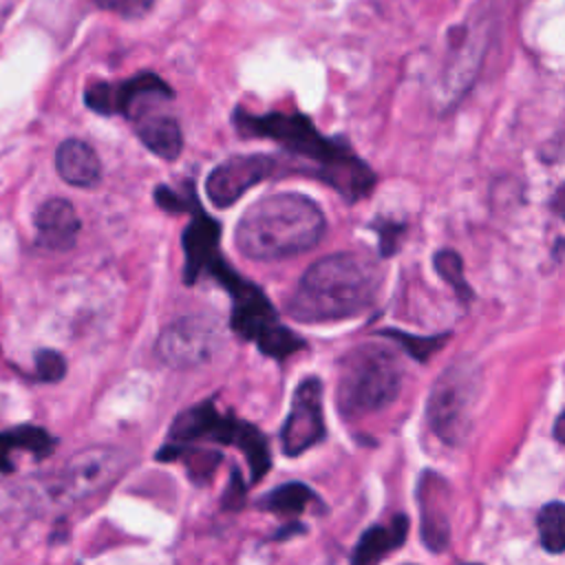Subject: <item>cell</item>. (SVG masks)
Wrapping results in <instances>:
<instances>
[{
  "instance_id": "23",
  "label": "cell",
  "mask_w": 565,
  "mask_h": 565,
  "mask_svg": "<svg viewBox=\"0 0 565 565\" xmlns=\"http://www.w3.org/2000/svg\"><path fill=\"white\" fill-rule=\"evenodd\" d=\"M382 333L397 340L417 360H428L430 353H435L446 340V338H415V335H408L402 331H382Z\"/></svg>"
},
{
  "instance_id": "12",
  "label": "cell",
  "mask_w": 565,
  "mask_h": 565,
  "mask_svg": "<svg viewBox=\"0 0 565 565\" xmlns=\"http://www.w3.org/2000/svg\"><path fill=\"white\" fill-rule=\"evenodd\" d=\"M322 437V382L318 377H305L294 391L289 415L280 428V446L287 457H298Z\"/></svg>"
},
{
  "instance_id": "13",
  "label": "cell",
  "mask_w": 565,
  "mask_h": 565,
  "mask_svg": "<svg viewBox=\"0 0 565 565\" xmlns=\"http://www.w3.org/2000/svg\"><path fill=\"white\" fill-rule=\"evenodd\" d=\"M417 503L422 510V539L430 552H444L450 541L448 503L450 488L437 472H424L417 486Z\"/></svg>"
},
{
  "instance_id": "2",
  "label": "cell",
  "mask_w": 565,
  "mask_h": 565,
  "mask_svg": "<svg viewBox=\"0 0 565 565\" xmlns=\"http://www.w3.org/2000/svg\"><path fill=\"white\" fill-rule=\"evenodd\" d=\"M380 287L377 265L353 252L329 254L307 267L287 300L298 322H333L366 311Z\"/></svg>"
},
{
  "instance_id": "19",
  "label": "cell",
  "mask_w": 565,
  "mask_h": 565,
  "mask_svg": "<svg viewBox=\"0 0 565 565\" xmlns=\"http://www.w3.org/2000/svg\"><path fill=\"white\" fill-rule=\"evenodd\" d=\"M157 457L161 461H183L190 479L196 483L210 481L223 459L221 452H216V450L199 448L194 444H170V441L159 450Z\"/></svg>"
},
{
  "instance_id": "15",
  "label": "cell",
  "mask_w": 565,
  "mask_h": 565,
  "mask_svg": "<svg viewBox=\"0 0 565 565\" xmlns=\"http://www.w3.org/2000/svg\"><path fill=\"white\" fill-rule=\"evenodd\" d=\"M132 126L139 141L159 159L174 161L181 154V148H183L181 126L172 115L163 113L161 108L146 113L143 117L132 121Z\"/></svg>"
},
{
  "instance_id": "6",
  "label": "cell",
  "mask_w": 565,
  "mask_h": 565,
  "mask_svg": "<svg viewBox=\"0 0 565 565\" xmlns=\"http://www.w3.org/2000/svg\"><path fill=\"white\" fill-rule=\"evenodd\" d=\"M168 439L170 444L214 441L236 446L247 461L252 481H260L271 468V455L265 435L249 422L218 413L212 402H201L183 411L172 422Z\"/></svg>"
},
{
  "instance_id": "28",
  "label": "cell",
  "mask_w": 565,
  "mask_h": 565,
  "mask_svg": "<svg viewBox=\"0 0 565 565\" xmlns=\"http://www.w3.org/2000/svg\"><path fill=\"white\" fill-rule=\"evenodd\" d=\"M554 437H556L561 444H565V413H561L558 419H556V424H554Z\"/></svg>"
},
{
  "instance_id": "5",
  "label": "cell",
  "mask_w": 565,
  "mask_h": 565,
  "mask_svg": "<svg viewBox=\"0 0 565 565\" xmlns=\"http://www.w3.org/2000/svg\"><path fill=\"white\" fill-rule=\"evenodd\" d=\"M402 369L395 353L380 344H360L340 360L338 408L344 417H362L386 408L399 393Z\"/></svg>"
},
{
  "instance_id": "17",
  "label": "cell",
  "mask_w": 565,
  "mask_h": 565,
  "mask_svg": "<svg viewBox=\"0 0 565 565\" xmlns=\"http://www.w3.org/2000/svg\"><path fill=\"white\" fill-rule=\"evenodd\" d=\"M408 534V519L404 514L393 516L388 525L369 527L353 552L351 565H377L388 552L397 550Z\"/></svg>"
},
{
  "instance_id": "27",
  "label": "cell",
  "mask_w": 565,
  "mask_h": 565,
  "mask_svg": "<svg viewBox=\"0 0 565 565\" xmlns=\"http://www.w3.org/2000/svg\"><path fill=\"white\" fill-rule=\"evenodd\" d=\"M552 210L561 216V218H565V183L556 190V194L552 196Z\"/></svg>"
},
{
  "instance_id": "9",
  "label": "cell",
  "mask_w": 565,
  "mask_h": 565,
  "mask_svg": "<svg viewBox=\"0 0 565 565\" xmlns=\"http://www.w3.org/2000/svg\"><path fill=\"white\" fill-rule=\"evenodd\" d=\"M172 88L150 71L137 73L124 82H93L84 90V104L99 115H121L137 121L150 110L172 99Z\"/></svg>"
},
{
  "instance_id": "8",
  "label": "cell",
  "mask_w": 565,
  "mask_h": 565,
  "mask_svg": "<svg viewBox=\"0 0 565 565\" xmlns=\"http://www.w3.org/2000/svg\"><path fill=\"white\" fill-rule=\"evenodd\" d=\"M128 459V452L110 446H93L73 455L53 481V501L73 505L97 494L126 470Z\"/></svg>"
},
{
  "instance_id": "22",
  "label": "cell",
  "mask_w": 565,
  "mask_h": 565,
  "mask_svg": "<svg viewBox=\"0 0 565 565\" xmlns=\"http://www.w3.org/2000/svg\"><path fill=\"white\" fill-rule=\"evenodd\" d=\"M433 263H435L437 274L457 291V296H461L466 300L472 296L470 287H468L466 278H463V260H461V256L457 252L441 249V252L435 254Z\"/></svg>"
},
{
  "instance_id": "18",
  "label": "cell",
  "mask_w": 565,
  "mask_h": 565,
  "mask_svg": "<svg viewBox=\"0 0 565 565\" xmlns=\"http://www.w3.org/2000/svg\"><path fill=\"white\" fill-rule=\"evenodd\" d=\"M29 452L38 459L49 457L55 450V439L40 426H18L11 430L0 433V472H13V455L15 452Z\"/></svg>"
},
{
  "instance_id": "16",
  "label": "cell",
  "mask_w": 565,
  "mask_h": 565,
  "mask_svg": "<svg viewBox=\"0 0 565 565\" xmlns=\"http://www.w3.org/2000/svg\"><path fill=\"white\" fill-rule=\"evenodd\" d=\"M57 174L75 188H93L102 179L97 152L82 139H66L55 152Z\"/></svg>"
},
{
  "instance_id": "21",
  "label": "cell",
  "mask_w": 565,
  "mask_h": 565,
  "mask_svg": "<svg viewBox=\"0 0 565 565\" xmlns=\"http://www.w3.org/2000/svg\"><path fill=\"white\" fill-rule=\"evenodd\" d=\"M539 539L545 552L561 554L565 552V503H547L536 516Z\"/></svg>"
},
{
  "instance_id": "14",
  "label": "cell",
  "mask_w": 565,
  "mask_h": 565,
  "mask_svg": "<svg viewBox=\"0 0 565 565\" xmlns=\"http://www.w3.org/2000/svg\"><path fill=\"white\" fill-rule=\"evenodd\" d=\"M35 243L49 252H66L79 234V216L66 199H49L33 214Z\"/></svg>"
},
{
  "instance_id": "25",
  "label": "cell",
  "mask_w": 565,
  "mask_h": 565,
  "mask_svg": "<svg viewBox=\"0 0 565 565\" xmlns=\"http://www.w3.org/2000/svg\"><path fill=\"white\" fill-rule=\"evenodd\" d=\"M95 2L119 18L137 20V18H143L154 7L157 0H95Z\"/></svg>"
},
{
  "instance_id": "29",
  "label": "cell",
  "mask_w": 565,
  "mask_h": 565,
  "mask_svg": "<svg viewBox=\"0 0 565 565\" xmlns=\"http://www.w3.org/2000/svg\"><path fill=\"white\" fill-rule=\"evenodd\" d=\"M463 565H479V563H463Z\"/></svg>"
},
{
  "instance_id": "4",
  "label": "cell",
  "mask_w": 565,
  "mask_h": 565,
  "mask_svg": "<svg viewBox=\"0 0 565 565\" xmlns=\"http://www.w3.org/2000/svg\"><path fill=\"white\" fill-rule=\"evenodd\" d=\"M201 276H212L216 282L225 287L232 300L230 327L243 340L254 342L263 355L280 362L294 355L296 351L305 349V340L282 324V320L278 318V311L274 309L269 298L263 294V289L249 282L247 278H243L223 258L221 249L210 256V260L203 265Z\"/></svg>"
},
{
  "instance_id": "7",
  "label": "cell",
  "mask_w": 565,
  "mask_h": 565,
  "mask_svg": "<svg viewBox=\"0 0 565 565\" xmlns=\"http://www.w3.org/2000/svg\"><path fill=\"white\" fill-rule=\"evenodd\" d=\"M477 377L475 366L468 362H455L437 377L428 395L426 419L433 433L450 446L461 444L470 433Z\"/></svg>"
},
{
  "instance_id": "24",
  "label": "cell",
  "mask_w": 565,
  "mask_h": 565,
  "mask_svg": "<svg viewBox=\"0 0 565 565\" xmlns=\"http://www.w3.org/2000/svg\"><path fill=\"white\" fill-rule=\"evenodd\" d=\"M66 371V362L57 351L44 349L35 353V375L42 382H57L64 377Z\"/></svg>"
},
{
  "instance_id": "3",
  "label": "cell",
  "mask_w": 565,
  "mask_h": 565,
  "mask_svg": "<svg viewBox=\"0 0 565 565\" xmlns=\"http://www.w3.org/2000/svg\"><path fill=\"white\" fill-rule=\"evenodd\" d=\"M327 221L322 210L300 192L258 199L236 225V247L252 260H280L313 249Z\"/></svg>"
},
{
  "instance_id": "11",
  "label": "cell",
  "mask_w": 565,
  "mask_h": 565,
  "mask_svg": "<svg viewBox=\"0 0 565 565\" xmlns=\"http://www.w3.org/2000/svg\"><path fill=\"white\" fill-rule=\"evenodd\" d=\"M221 344L218 327L207 316H183L157 338V355L172 369H194L212 360Z\"/></svg>"
},
{
  "instance_id": "10",
  "label": "cell",
  "mask_w": 565,
  "mask_h": 565,
  "mask_svg": "<svg viewBox=\"0 0 565 565\" xmlns=\"http://www.w3.org/2000/svg\"><path fill=\"white\" fill-rule=\"evenodd\" d=\"M294 174L285 157L249 152L221 161L205 179V194L216 207H230L256 183L271 177Z\"/></svg>"
},
{
  "instance_id": "26",
  "label": "cell",
  "mask_w": 565,
  "mask_h": 565,
  "mask_svg": "<svg viewBox=\"0 0 565 565\" xmlns=\"http://www.w3.org/2000/svg\"><path fill=\"white\" fill-rule=\"evenodd\" d=\"M245 501V483L241 479V472H232V479H230V486L225 490V499H223V505L225 508H241Z\"/></svg>"
},
{
  "instance_id": "20",
  "label": "cell",
  "mask_w": 565,
  "mask_h": 565,
  "mask_svg": "<svg viewBox=\"0 0 565 565\" xmlns=\"http://www.w3.org/2000/svg\"><path fill=\"white\" fill-rule=\"evenodd\" d=\"M316 501V494L311 492V488H307L305 483H282L278 488H274L271 492H267L260 499V508L267 512H276V514H287V516H296L300 512L307 510V505Z\"/></svg>"
},
{
  "instance_id": "1",
  "label": "cell",
  "mask_w": 565,
  "mask_h": 565,
  "mask_svg": "<svg viewBox=\"0 0 565 565\" xmlns=\"http://www.w3.org/2000/svg\"><path fill=\"white\" fill-rule=\"evenodd\" d=\"M232 124L241 137L278 143L294 174L320 179L351 203L364 199L375 185L373 170L342 139L324 137L302 113L254 115L238 106L232 113Z\"/></svg>"
}]
</instances>
